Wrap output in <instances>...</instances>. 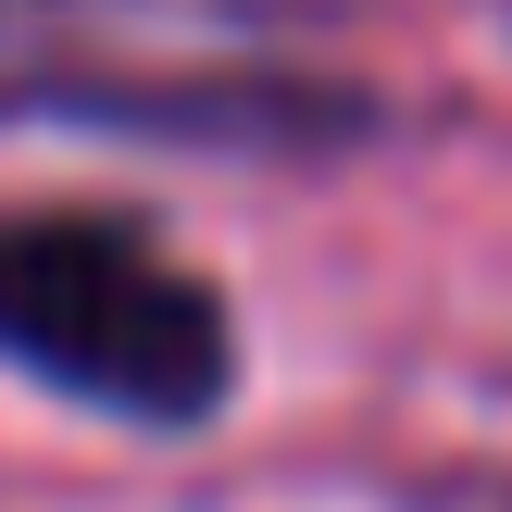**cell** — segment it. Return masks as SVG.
Segmentation results:
<instances>
[{
	"label": "cell",
	"mask_w": 512,
	"mask_h": 512,
	"mask_svg": "<svg viewBox=\"0 0 512 512\" xmlns=\"http://www.w3.org/2000/svg\"><path fill=\"white\" fill-rule=\"evenodd\" d=\"M0 363L125 425H200L238 388L225 300L188 263H163L138 225H100V213L0 225Z\"/></svg>",
	"instance_id": "obj_1"
}]
</instances>
